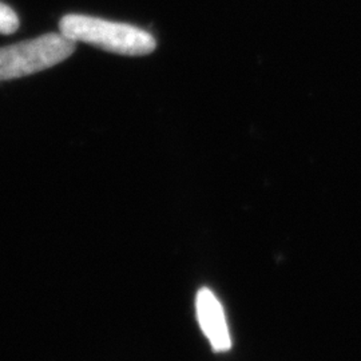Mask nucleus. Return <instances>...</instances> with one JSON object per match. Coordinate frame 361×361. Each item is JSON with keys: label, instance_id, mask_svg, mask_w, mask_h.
I'll list each match as a JSON object with an SVG mask.
<instances>
[{"label": "nucleus", "instance_id": "f03ea898", "mask_svg": "<svg viewBox=\"0 0 361 361\" xmlns=\"http://www.w3.org/2000/svg\"><path fill=\"white\" fill-rule=\"evenodd\" d=\"M77 42L50 32L0 49V82L32 75L58 65L73 55Z\"/></svg>", "mask_w": 361, "mask_h": 361}, {"label": "nucleus", "instance_id": "f257e3e1", "mask_svg": "<svg viewBox=\"0 0 361 361\" xmlns=\"http://www.w3.org/2000/svg\"><path fill=\"white\" fill-rule=\"evenodd\" d=\"M59 32L74 42L128 56L149 55L157 47L154 37L138 27L79 13L65 15L59 22Z\"/></svg>", "mask_w": 361, "mask_h": 361}, {"label": "nucleus", "instance_id": "7ed1b4c3", "mask_svg": "<svg viewBox=\"0 0 361 361\" xmlns=\"http://www.w3.org/2000/svg\"><path fill=\"white\" fill-rule=\"evenodd\" d=\"M195 308L200 325L212 347L217 352L229 350L232 347V340L222 305L219 304L217 297L207 288L201 289L197 295Z\"/></svg>", "mask_w": 361, "mask_h": 361}, {"label": "nucleus", "instance_id": "20e7f679", "mask_svg": "<svg viewBox=\"0 0 361 361\" xmlns=\"http://www.w3.org/2000/svg\"><path fill=\"white\" fill-rule=\"evenodd\" d=\"M19 16L13 8L0 1V34L1 35H11L19 28Z\"/></svg>", "mask_w": 361, "mask_h": 361}]
</instances>
